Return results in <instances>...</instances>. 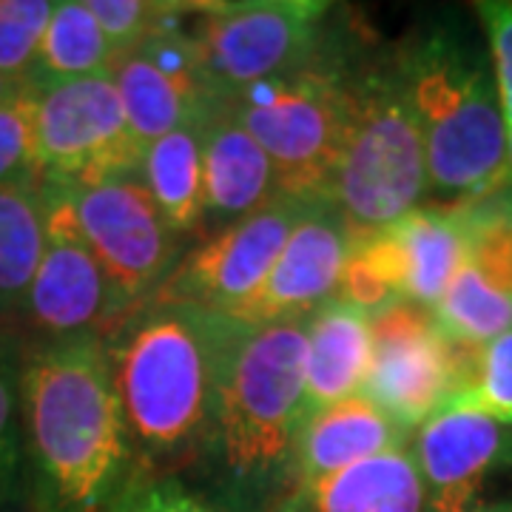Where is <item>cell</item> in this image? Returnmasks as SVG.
Here are the masks:
<instances>
[{"label": "cell", "mask_w": 512, "mask_h": 512, "mask_svg": "<svg viewBox=\"0 0 512 512\" xmlns=\"http://www.w3.org/2000/svg\"><path fill=\"white\" fill-rule=\"evenodd\" d=\"M18 399L43 512H117L143 473L103 336L43 342L20 370Z\"/></svg>", "instance_id": "6da1fadb"}, {"label": "cell", "mask_w": 512, "mask_h": 512, "mask_svg": "<svg viewBox=\"0 0 512 512\" xmlns=\"http://www.w3.org/2000/svg\"><path fill=\"white\" fill-rule=\"evenodd\" d=\"M242 325V322H239ZM308 319L242 325L222 367L197 467L220 512H271L293 487L305 424Z\"/></svg>", "instance_id": "7a4b0ae2"}, {"label": "cell", "mask_w": 512, "mask_h": 512, "mask_svg": "<svg viewBox=\"0 0 512 512\" xmlns=\"http://www.w3.org/2000/svg\"><path fill=\"white\" fill-rule=\"evenodd\" d=\"M237 319L180 302H143L106 342L140 473L197 453Z\"/></svg>", "instance_id": "3957f363"}, {"label": "cell", "mask_w": 512, "mask_h": 512, "mask_svg": "<svg viewBox=\"0 0 512 512\" xmlns=\"http://www.w3.org/2000/svg\"><path fill=\"white\" fill-rule=\"evenodd\" d=\"M393 57L419 123L430 197L461 205L510 185L504 114L481 26L447 12Z\"/></svg>", "instance_id": "277c9868"}, {"label": "cell", "mask_w": 512, "mask_h": 512, "mask_svg": "<svg viewBox=\"0 0 512 512\" xmlns=\"http://www.w3.org/2000/svg\"><path fill=\"white\" fill-rule=\"evenodd\" d=\"M328 197L353 237L402 220L430 197L424 143L396 57L350 74L348 131Z\"/></svg>", "instance_id": "5b68a950"}, {"label": "cell", "mask_w": 512, "mask_h": 512, "mask_svg": "<svg viewBox=\"0 0 512 512\" xmlns=\"http://www.w3.org/2000/svg\"><path fill=\"white\" fill-rule=\"evenodd\" d=\"M350 74L328 49L296 72L222 97L268 154L282 197H328L348 131Z\"/></svg>", "instance_id": "8992f818"}, {"label": "cell", "mask_w": 512, "mask_h": 512, "mask_svg": "<svg viewBox=\"0 0 512 512\" xmlns=\"http://www.w3.org/2000/svg\"><path fill=\"white\" fill-rule=\"evenodd\" d=\"M188 29L208 92L217 97L296 72L330 49V3L242 0L194 6Z\"/></svg>", "instance_id": "52a82bcc"}, {"label": "cell", "mask_w": 512, "mask_h": 512, "mask_svg": "<svg viewBox=\"0 0 512 512\" xmlns=\"http://www.w3.org/2000/svg\"><path fill=\"white\" fill-rule=\"evenodd\" d=\"M40 174L55 185H94L140 174L137 143L111 74L37 86Z\"/></svg>", "instance_id": "ba28073f"}, {"label": "cell", "mask_w": 512, "mask_h": 512, "mask_svg": "<svg viewBox=\"0 0 512 512\" xmlns=\"http://www.w3.org/2000/svg\"><path fill=\"white\" fill-rule=\"evenodd\" d=\"M60 188L72 202L86 245L134 311L157 293L183 259V239L165 225L140 174Z\"/></svg>", "instance_id": "9c48e42d"}, {"label": "cell", "mask_w": 512, "mask_h": 512, "mask_svg": "<svg viewBox=\"0 0 512 512\" xmlns=\"http://www.w3.org/2000/svg\"><path fill=\"white\" fill-rule=\"evenodd\" d=\"M456 390V350L430 308L402 299L370 313V367L362 387L370 402L416 433Z\"/></svg>", "instance_id": "30bf717a"}, {"label": "cell", "mask_w": 512, "mask_h": 512, "mask_svg": "<svg viewBox=\"0 0 512 512\" xmlns=\"http://www.w3.org/2000/svg\"><path fill=\"white\" fill-rule=\"evenodd\" d=\"M40 185L46 200V251L23 316L46 342L86 333L100 336V330L111 328L131 308L86 245L66 191L46 180Z\"/></svg>", "instance_id": "8fae6325"}, {"label": "cell", "mask_w": 512, "mask_h": 512, "mask_svg": "<svg viewBox=\"0 0 512 512\" xmlns=\"http://www.w3.org/2000/svg\"><path fill=\"white\" fill-rule=\"evenodd\" d=\"M308 200L276 197L265 208L248 214L202 239L185 251L157 293L146 302H180L202 311L228 313L265 282L282 254Z\"/></svg>", "instance_id": "7c38bea8"}, {"label": "cell", "mask_w": 512, "mask_h": 512, "mask_svg": "<svg viewBox=\"0 0 512 512\" xmlns=\"http://www.w3.org/2000/svg\"><path fill=\"white\" fill-rule=\"evenodd\" d=\"M350 245L353 231L330 197L308 200L271 274L225 316L251 328L308 319L339 293Z\"/></svg>", "instance_id": "4fadbf2b"}, {"label": "cell", "mask_w": 512, "mask_h": 512, "mask_svg": "<svg viewBox=\"0 0 512 512\" xmlns=\"http://www.w3.org/2000/svg\"><path fill=\"white\" fill-rule=\"evenodd\" d=\"M424 512H493L484 493L512 467V427L473 410L441 407L413 436Z\"/></svg>", "instance_id": "5bb4252c"}, {"label": "cell", "mask_w": 512, "mask_h": 512, "mask_svg": "<svg viewBox=\"0 0 512 512\" xmlns=\"http://www.w3.org/2000/svg\"><path fill=\"white\" fill-rule=\"evenodd\" d=\"M177 18L165 20L134 49L114 57L109 72L128 128L143 148L183 126L211 97L191 32Z\"/></svg>", "instance_id": "9a60e30c"}, {"label": "cell", "mask_w": 512, "mask_h": 512, "mask_svg": "<svg viewBox=\"0 0 512 512\" xmlns=\"http://www.w3.org/2000/svg\"><path fill=\"white\" fill-rule=\"evenodd\" d=\"M467 234L456 205H421L379 231L356 234L350 259L382 282L393 299L436 308L464 262Z\"/></svg>", "instance_id": "2e32d148"}, {"label": "cell", "mask_w": 512, "mask_h": 512, "mask_svg": "<svg viewBox=\"0 0 512 512\" xmlns=\"http://www.w3.org/2000/svg\"><path fill=\"white\" fill-rule=\"evenodd\" d=\"M202 177V231H208V237L279 197L276 171L268 154L217 94H211L202 109Z\"/></svg>", "instance_id": "e0dca14e"}, {"label": "cell", "mask_w": 512, "mask_h": 512, "mask_svg": "<svg viewBox=\"0 0 512 512\" xmlns=\"http://www.w3.org/2000/svg\"><path fill=\"white\" fill-rule=\"evenodd\" d=\"M271 512H424V487L410 447H404L293 484Z\"/></svg>", "instance_id": "ac0fdd59"}, {"label": "cell", "mask_w": 512, "mask_h": 512, "mask_svg": "<svg viewBox=\"0 0 512 512\" xmlns=\"http://www.w3.org/2000/svg\"><path fill=\"white\" fill-rule=\"evenodd\" d=\"M410 436L413 433L399 427L365 393L348 396L305 419L296 444L293 484H305L367 458L404 450Z\"/></svg>", "instance_id": "d6986e66"}, {"label": "cell", "mask_w": 512, "mask_h": 512, "mask_svg": "<svg viewBox=\"0 0 512 512\" xmlns=\"http://www.w3.org/2000/svg\"><path fill=\"white\" fill-rule=\"evenodd\" d=\"M305 419L362 393L370 367V313L333 296L305 325Z\"/></svg>", "instance_id": "ffe728a7"}, {"label": "cell", "mask_w": 512, "mask_h": 512, "mask_svg": "<svg viewBox=\"0 0 512 512\" xmlns=\"http://www.w3.org/2000/svg\"><path fill=\"white\" fill-rule=\"evenodd\" d=\"M202 109L194 117H188L183 126L154 140L146 148L140 168V177L154 205L160 208L165 225L180 239L202 231V214H205Z\"/></svg>", "instance_id": "44dd1931"}, {"label": "cell", "mask_w": 512, "mask_h": 512, "mask_svg": "<svg viewBox=\"0 0 512 512\" xmlns=\"http://www.w3.org/2000/svg\"><path fill=\"white\" fill-rule=\"evenodd\" d=\"M46 251V200L40 183L0 185V319L23 313Z\"/></svg>", "instance_id": "7402d4cb"}, {"label": "cell", "mask_w": 512, "mask_h": 512, "mask_svg": "<svg viewBox=\"0 0 512 512\" xmlns=\"http://www.w3.org/2000/svg\"><path fill=\"white\" fill-rule=\"evenodd\" d=\"M114 57L109 37L103 35L86 0H57L37 52L32 86L109 74Z\"/></svg>", "instance_id": "603a6c76"}, {"label": "cell", "mask_w": 512, "mask_h": 512, "mask_svg": "<svg viewBox=\"0 0 512 512\" xmlns=\"http://www.w3.org/2000/svg\"><path fill=\"white\" fill-rule=\"evenodd\" d=\"M433 316L444 336L470 345H487L495 336L512 330V299L487 285L467 262H461L447 291L436 302Z\"/></svg>", "instance_id": "cb8c5ba5"}, {"label": "cell", "mask_w": 512, "mask_h": 512, "mask_svg": "<svg viewBox=\"0 0 512 512\" xmlns=\"http://www.w3.org/2000/svg\"><path fill=\"white\" fill-rule=\"evenodd\" d=\"M444 407L473 410L512 427V330L481 345L470 382Z\"/></svg>", "instance_id": "d4e9b609"}, {"label": "cell", "mask_w": 512, "mask_h": 512, "mask_svg": "<svg viewBox=\"0 0 512 512\" xmlns=\"http://www.w3.org/2000/svg\"><path fill=\"white\" fill-rule=\"evenodd\" d=\"M37 86H23L0 103V185L40 183Z\"/></svg>", "instance_id": "484cf974"}, {"label": "cell", "mask_w": 512, "mask_h": 512, "mask_svg": "<svg viewBox=\"0 0 512 512\" xmlns=\"http://www.w3.org/2000/svg\"><path fill=\"white\" fill-rule=\"evenodd\" d=\"M52 9L49 0H0V74L12 83H32Z\"/></svg>", "instance_id": "4316f807"}, {"label": "cell", "mask_w": 512, "mask_h": 512, "mask_svg": "<svg viewBox=\"0 0 512 512\" xmlns=\"http://www.w3.org/2000/svg\"><path fill=\"white\" fill-rule=\"evenodd\" d=\"M89 12L109 37L114 55L134 49L140 40L157 32L165 20L183 15L177 3H148V0H86Z\"/></svg>", "instance_id": "83f0119b"}, {"label": "cell", "mask_w": 512, "mask_h": 512, "mask_svg": "<svg viewBox=\"0 0 512 512\" xmlns=\"http://www.w3.org/2000/svg\"><path fill=\"white\" fill-rule=\"evenodd\" d=\"M476 18L493 60L495 89L507 134V177L512 185V0H481L476 3Z\"/></svg>", "instance_id": "f1b7e54d"}, {"label": "cell", "mask_w": 512, "mask_h": 512, "mask_svg": "<svg viewBox=\"0 0 512 512\" xmlns=\"http://www.w3.org/2000/svg\"><path fill=\"white\" fill-rule=\"evenodd\" d=\"M117 512H220L208 498L188 490L177 476H143L134 481Z\"/></svg>", "instance_id": "f546056e"}, {"label": "cell", "mask_w": 512, "mask_h": 512, "mask_svg": "<svg viewBox=\"0 0 512 512\" xmlns=\"http://www.w3.org/2000/svg\"><path fill=\"white\" fill-rule=\"evenodd\" d=\"M20 444H23V424H20L18 376L6 365H0V501L12 490V481L20 467Z\"/></svg>", "instance_id": "4dcf8cb0"}, {"label": "cell", "mask_w": 512, "mask_h": 512, "mask_svg": "<svg viewBox=\"0 0 512 512\" xmlns=\"http://www.w3.org/2000/svg\"><path fill=\"white\" fill-rule=\"evenodd\" d=\"M26 86H29V83H26ZM20 89H23L20 83H12L9 77H3V74H0V103H6V100H9L12 94H18Z\"/></svg>", "instance_id": "1f68e13d"}, {"label": "cell", "mask_w": 512, "mask_h": 512, "mask_svg": "<svg viewBox=\"0 0 512 512\" xmlns=\"http://www.w3.org/2000/svg\"><path fill=\"white\" fill-rule=\"evenodd\" d=\"M507 512H512V510H507Z\"/></svg>", "instance_id": "d6a6232c"}]
</instances>
